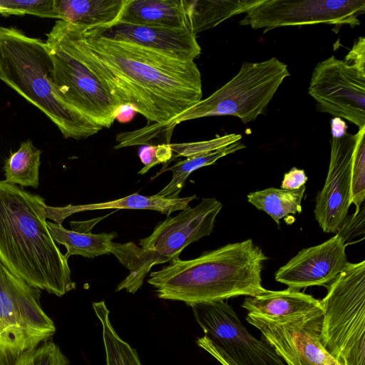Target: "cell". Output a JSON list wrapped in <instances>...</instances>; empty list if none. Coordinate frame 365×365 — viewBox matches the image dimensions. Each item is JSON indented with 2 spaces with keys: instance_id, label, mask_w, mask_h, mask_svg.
I'll use <instances>...</instances> for the list:
<instances>
[{
  "instance_id": "2e32d148",
  "label": "cell",
  "mask_w": 365,
  "mask_h": 365,
  "mask_svg": "<svg viewBox=\"0 0 365 365\" xmlns=\"http://www.w3.org/2000/svg\"><path fill=\"white\" fill-rule=\"evenodd\" d=\"M94 27L107 38L135 43L182 61H194L201 53L196 36L188 29L120 22L108 27Z\"/></svg>"
},
{
  "instance_id": "8fae6325",
  "label": "cell",
  "mask_w": 365,
  "mask_h": 365,
  "mask_svg": "<svg viewBox=\"0 0 365 365\" xmlns=\"http://www.w3.org/2000/svg\"><path fill=\"white\" fill-rule=\"evenodd\" d=\"M364 13V0H259L240 24L265 34L277 27L325 24L337 33L344 25H360L358 17Z\"/></svg>"
},
{
  "instance_id": "f546056e",
  "label": "cell",
  "mask_w": 365,
  "mask_h": 365,
  "mask_svg": "<svg viewBox=\"0 0 365 365\" xmlns=\"http://www.w3.org/2000/svg\"><path fill=\"white\" fill-rule=\"evenodd\" d=\"M241 138L242 135L240 134L230 133L208 140L185 143H170V145L173 153L177 154V157L190 158L225 148L240 140Z\"/></svg>"
},
{
  "instance_id": "4dcf8cb0",
  "label": "cell",
  "mask_w": 365,
  "mask_h": 365,
  "mask_svg": "<svg viewBox=\"0 0 365 365\" xmlns=\"http://www.w3.org/2000/svg\"><path fill=\"white\" fill-rule=\"evenodd\" d=\"M364 202L355 212L351 215H346L336 234L344 240L346 247L349 245L361 241L359 237L364 239Z\"/></svg>"
},
{
  "instance_id": "8d00e7d4",
  "label": "cell",
  "mask_w": 365,
  "mask_h": 365,
  "mask_svg": "<svg viewBox=\"0 0 365 365\" xmlns=\"http://www.w3.org/2000/svg\"><path fill=\"white\" fill-rule=\"evenodd\" d=\"M21 355L0 346V365H16Z\"/></svg>"
},
{
  "instance_id": "1f68e13d",
  "label": "cell",
  "mask_w": 365,
  "mask_h": 365,
  "mask_svg": "<svg viewBox=\"0 0 365 365\" xmlns=\"http://www.w3.org/2000/svg\"><path fill=\"white\" fill-rule=\"evenodd\" d=\"M173 153L170 143L143 146L139 150L138 156L144 166L138 171V174H145L158 164L169 163L172 160Z\"/></svg>"
},
{
  "instance_id": "4fadbf2b",
  "label": "cell",
  "mask_w": 365,
  "mask_h": 365,
  "mask_svg": "<svg viewBox=\"0 0 365 365\" xmlns=\"http://www.w3.org/2000/svg\"><path fill=\"white\" fill-rule=\"evenodd\" d=\"M308 93L317 110L365 125V73L331 56L312 72Z\"/></svg>"
},
{
  "instance_id": "44dd1931",
  "label": "cell",
  "mask_w": 365,
  "mask_h": 365,
  "mask_svg": "<svg viewBox=\"0 0 365 365\" xmlns=\"http://www.w3.org/2000/svg\"><path fill=\"white\" fill-rule=\"evenodd\" d=\"M259 0H183L189 29L197 35L236 15L247 13Z\"/></svg>"
},
{
  "instance_id": "8992f818",
  "label": "cell",
  "mask_w": 365,
  "mask_h": 365,
  "mask_svg": "<svg viewBox=\"0 0 365 365\" xmlns=\"http://www.w3.org/2000/svg\"><path fill=\"white\" fill-rule=\"evenodd\" d=\"M327 287L322 344L341 365H365V261L349 262Z\"/></svg>"
},
{
  "instance_id": "83f0119b",
  "label": "cell",
  "mask_w": 365,
  "mask_h": 365,
  "mask_svg": "<svg viewBox=\"0 0 365 365\" xmlns=\"http://www.w3.org/2000/svg\"><path fill=\"white\" fill-rule=\"evenodd\" d=\"M16 365H69V360L53 341H45L21 354Z\"/></svg>"
},
{
  "instance_id": "30bf717a",
  "label": "cell",
  "mask_w": 365,
  "mask_h": 365,
  "mask_svg": "<svg viewBox=\"0 0 365 365\" xmlns=\"http://www.w3.org/2000/svg\"><path fill=\"white\" fill-rule=\"evenodd\" d=\"M41 290L28 284L0 262V346L21 354L56 332L43 310Z\"/></svg>"
},
{
  "instance_id": "d590c367",
  "label": "cell",
  "mask_w": 365,
  "mask_h": 365,
  "mask_svg": "<svg viewBox=\"0 0 365 365\" xmlns=\"http://www.w3.org/2000/svg\"><path fill=\"white\" fill-rule=\"evenodd\" d=\"M347 128L348 126L341 118L334 117L331 120V132L333 138H338L344 136L346 133Z\"/></svg>"
},
{
  "instance_id": "d6a6232c",
  "label": "cell",
  "mask_w": 365,
  "mask_h": 365,
  "mask_svg": "<svg viewBox=\"0 0 365 365\" xmlns=\"http://www.w3.org/2000/svg\"><path fill=\"white\" fill-rule=\"evenodd\" d=\"M344 61L365 73V38L363 36L358 38L345 56Z\"/></svg>"
},
{
  "instance_id": "7a4b0ae2",
  "label": "cell",
  "mask_w": 365,
  "mask_h": 365,
  "mask_svg": "<svg viewBox=\"0 0 365 365\" xmlns=\"http://www.w3.org/2000/svg\"><path fill=\"white\" fill-rule=\"evenodd\" d=\"M46 205L41 196L0 180V262L30 286L62 297L76 283L48 230Z\"/></svg>"
},
{
  "instance_id": "836d02e7",
  "label": "cell",
  "mask_w": 365,
  "mask_h": 365,
  "mask_svg": "<svg viewBox=\"0 0 365 365\" xmlns=\"http://www.w3.org/2000/svg\"><path fill=\"white\" fill-rule=\"evenodd\" d=\"M307 180L308 178L303 169L294 167L284 175L281 189L297 190L304 185Z\"/></svg>"
},
{
  "instance_id": "ba28073f",
  "label": "cell",
  "mask_w": 365,
  "mask_h": 365,
  "mask_svg": "<svg viewBox=\"0 0 365 365\" xmlns=\"http://www.w3.org/2000/svg\"><path fill=\"white\" fill-rule=\"evenodd\" d=\"M45 43L53 63L52 79L59 94L93 123L110 128L121 104L82 61L57 21Z\"/></svg>"
},
{
  "instance_id": "484cf974",
  "label": "cell",
  "mask_w": 365,
  "mask_h": 365,
  "mask_svg": "<svg viewBox=\"0 0 365 365\" xmlns=\"http://www.w3.org/2000/svg\"><path fill=\"white\" fill-rule=\"evenodd\" d=\"M92 305L102 327L106 365H142L136 350L123 340L112 326L105 302H93Z\"/></svg>"
},
{
  "instance_id": "9a60e30c",
  "label": "cell",
  "mask_w": 365,
  "mask_h": 365,
  "mask_svg": "<svg viewBox=\"0 0 365 365\" xmlns=\"http://www.w3.org/2000/svg\"><path fill=\"white\" fill-rule=\"evenodd\" d=\"M343 239L335 235L323 243L304 248L275 272V280L299 290L331 283L349 262Z\"/></svg>"
},
{
  "instance_id": "74e56055",
  "label": "cell",
  "mask_w": 365,
  "mask_h": 365,
  "mask_svg": "<svg viewBox=\"0 0 365 365\" xmlns=\"http://www.w3.org/2000/svg\"><path fill=\"white\" fill-rule=\"evenodd\" d=\"M222 365H226V364H222Z\"/></svg>"
},
{
  "instance_id": "7402d4cb",
  "label": "cell",
  "mask_w": 365,
  "mask_h": 365,
  "mask_svg": "<svg viewBox=\"0 0 365 365\" xmlns=\"http://www.w3.org/2000/svg\"><path fill=\"white\" fill-rule=\"evenodd\" d=\"M47 225L52 238L66 248L67 258L72 255H80L88 258L110 255L113 240L117 237L116 232L93 234L68 230L61 224L47 221Z\"/></svg>"
},
{
  "instance_id": "52a82bcc",
  "label": "cell",
  "mask_w": 365,
  "mask_h": 365,
  "mask_svg": "<svg viewBox=\"0 0 365 365\" xmlns=\"http://www.w3.org/2000/svg\"><path fill=\"white\" fill-rule=\"evenodd\" d=\"M290 76L287 64L276 57L261 62H244L237 73L205 99L166 124L170 128L200 118L232 115L247 123L266 109L284 80Z\"/></svg>"
},
{
  "instance_id": "7c38bea8",
  "label": "cell",
  "mask_w": 365,
  "mask_h": 365,
  "mask_svg": "<svg viewBox=\"0 0 365 365\" xmlns=\"http://www.w3.org/2000/svg\"><path fill=\"white\" fill-rule=\"evenodd\" d=\"M322 318L321 307L281 318L247 314L246 319L286 365H341L322 344Z\"/></svg>"
},
{
  "instance_id": "3957f363",
  "label": "cell",
  "mask_w": 365,
  "mask_h": 365,
  "mask_svg": "<svg viewBox=\"0 0 365 365\" xmlns=\"http://www.w3.org/2000/svg\"><path fill=\"white\" fill-rule=\"evenodd\" d=\"M267 259L260 247L247 239L204 252L197 258L178 257L152 272L148 282L158 298L183 302L187 306L238 296L255 297L268 291L261 277Z\"/></svg>"
},
{
  "instance_id": "4316f807",
  "label": "cell",
  "mask_w": 365,
  "mask_h": 365,
  "mask_svg": "<svg viewBox=\"0 0 365 365\" xmlns=\"http://www.w3.org/2000/svg\"><path fill=\"white\" fill-rule=\"evenodd\" d=\"M365 199V125L359 128L351 169V202L358 210Z\"/></svg>"
},
{
  "instance_id": "e575fe53",
  "label": "cell",
  "mask_w": 365,
  "mask_h": 365,
  "mask_svg": "<svg viewBox=\"0 0 365 365\" xmlns=\"http://www.w3.org/2000/svg\"><path fill=\"white\" fill-rule=\"evenodd\" d=\"M136 113L138 112L133 105L121 104L115 111V120L121 123H128L133 119Z\"/></svg>"
},
{
  "instance_id": "ac0fdd59",
  "label": "cell",
  "mask_w": 365,
  "mask_h": 365,
  "mask_svg": "<svg viewBox=\"0 0 365 365\" xmlns=\"http://www.w3.org/2000/svg\"><path fill=\"white\" fill-rule=\"evenodd\" d=\"M118 22L190 30L183 0H128Z\"/></svg>"
},
{
  "instance_id": "277c9868",
  "label": "cell",
  "mask_w": 365,
  "mask_h": 365,
  "mask_svg": "<svg viewBox=\"0 0 365 365\" xmlns=\"http://www.w3.org/2000/svg\"><path fill=\"white\" fill-rule=\"evenodd\" d=\"M52 71L45 42L0 26V80L47 115L66 138L85 139L102 130L59 94Z\"/></svg>"
},
{
  "instance_id": "ffe728a7",
  "label": "cell",
  "mask_w": 365,
  "mask_h": 365,
  "mask_svg": "<svg viewBox=\"0 0 365 365\" xmlns=\"http://www.w3.org/2000/svg\"><path fill=\"white\" fill-rule=\"evenodd\" d=\"M242 307L250 314L281 318L309 312L321 308L319 300L299 290L270 291L255 297H247Z\"/></svg>"
},
{
  "instance_id": "9c48e42d",
  "label": "cell",
  "mask_w": 365,
  "mask_h": 365,
  "mask_svg": "<svg viewBox=\"0 0 365 365\" xmlns=\"http://www.w3.org/2000/svg\"><path fill=\"white\" fill-rule=\"evenodd\" d=\"M190 307L204 332L196 341L197 346L222 365H286L269 344L249 333L227 302H200Z\"/></svg>"
},
{
  "instance_id": "d6986e66",
  "label": "cell",
  "mask_w": 365,
  "mask_h": 365,
  "mask_svg": "<svg viewBox=\"0 0 365 365\" xmlns=\"http://www.w3.org/2000/svg\"><path fill=\"white\" fill-rule=\"evenodd\" d=\"M128 0H53L56 19L86 26H110Z\"/></svg>"
},
{
  "instance_id": "e0dca14e",
  "label": "cell",
  "mask_w": 365,
  "mask_h": 365,
  "mask_svg": "<svg viewBox=\"0 0 365 365\" xmlns=\"http://www.w3.org/2000/svg\"><path fill=\"white\" fill-rule=\"evenodd\" d=\"M197 198L196 195L189 197L167 199L160 195L150 196L133 193L122 198L92 204L73 205L65 207H50L46 205V217L61 224L68 216L84 211L101 210H150L170 215L172 212L185 210L189 207V203Z\"/></svg>"
},
{
  "instance_id": "603a6c76",
  "label": "cell",
  "mask_w": 365,
  "mask_h": 365,
  "mask_svg": "<svg viewBox=\"0 0 365 365\" xmlns=\"http://www.w3.org/2000/svg\"><path fill=\"white\" fill-rule=\"evenodd\" d=\"M245 148L246 146L239 140L210 153L187 158L185 160L179 161L171 167L165 168L158 173L153 179L167 170L172 171V179L157 195L167 199L180 197V193L184 187L187 178L192 172L202 167L212 165L218 159Z\"/></svg>"
},
{
  "instance_id": "d4e9b609",
  "label": "cell",
  "mask_w": 365,
  "mask_h": 365,
  "mask_svg": "<svg viewBox=\"0 0 365 365\" xmlns=\"http://www.w3.org/2000/svg\"><path fill=\"white\" fill-rule=\"evenodd\" d=\"M305 189L304 185L297 190L269 187L249 193L247 200L258 210L269 215L279 225L283 217L302 212Z\"/></svg>"
},
{
  "instance_id": "cb8c5ba5",
  "label": "cell",
  "mask_w": 365,
  "mask_h": 365,
  "mask_svg": "<svg viewBox=\"0 0 365 365\" xmlns=\"http://www.w3.org/2000/svg\"><path fill=\"white\" fill-rule=\"evenodd\" d=\"M41 151L32 141L22 142L19 148L5 160L4 171L6 183L21 187L37 188L39 185V170Z\"/></svg>"
},
{
  "instance_id": "6da1fadb",
  "label": "cell",
  "mask_w": 365,
  "mask_h": 365,
  "mask_svg": "<svg viewBox=\"0 0 365 365\" xmlns=\"http://www.w3.org/2000/svg\"><path fill=\"white\" fill-rule=\"evenodd\" d=\"M76 51L120 104L149 123L166 124L202 97L194 61L177 59L101 35L96 27L58 20Z\"/></svg>"
},
{
  "instance_id": "5b68a950",
  "label": "cell",
  "mask_w": 365,
  "mask_h": 365,
  "mask_svg": "<svg viewBox=\"0 0 365 365\" xmlns=\"http://www.w3.org/2000/svg\"><path fill=\"white\" fill-rule=\"evenodd\" d=\"M222 207L216 198L204 197L194 207H188L159 222L151 235L139 241L140 247L132 242H113L110 254L129 270L116 291L135 293L153 266L178 258L189 245L209 236Z\"/></svg>"
},
{
  "instance_id": "5bb4252c",
  "label": "cell",
  "mask_w": 365,
  "mask_h": 365,
  "mask_svg": "<svg viewBox=\"0 0 365 365\" xmlns=\"http://www.w3.org/2000/svg\"><path fill=\"white\" fill-rule=\"evenodd\" d=\"M355 134L346 133L331 139L327 176L316 197L314 217L324 232L336 233L348 215L351 202V169Z\"/></svg>"
},
{
  "instance_id": "f1b7e54d",
  "label": "cell",
  "mask_w": 365,
  "mask_h": 365,
  "mask_svg": "<svg viewBox=\"0 0 365 365\" xmlns=\"http://www.w3.org/2000/svg\"><path fill=\"white\" fill-rule=\"evenodd\" d=\"M0 14H31L42 18L56 19L53 0H0Z\"/></svg>"
}]
</instances>
